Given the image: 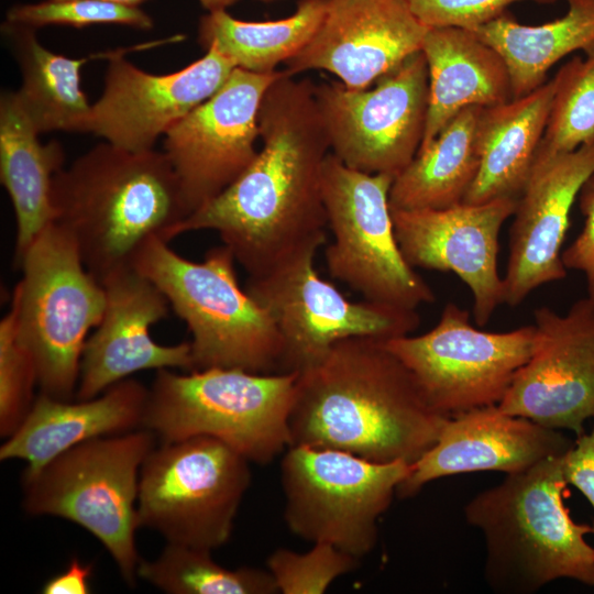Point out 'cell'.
Wrapping results in <instances>:
<instances>
[{"label":"cell","instance_id":"obj_15","mask_svg":"<svg viewBox=\"0 0 594 594\" xmlns=\"http://www.w3.org/2000/svg\"><path fill=\"white\" fill-rule=\"evenodd\" d=\"M279 74L235 67L210 98L164 134V153L190 215L228 188L255 160L260 105Z\"/></svg>","mask_w":594,"mask_h":594},{"label":"cell","instance_id":"obj_4","mask_svg":"<svg viewBox=\"0 0 594 594\" xmlns=\"http://www.w3.org/2000/svg\"><path fill=\"white\" fill-rule=\"evenodd\" d=\"M562 455L549 458L475 495L466 521L485 542L484 578L504 594H530L559 579L594 587L593 526L578 524L564 505Z\"/></svg>","mask_w":594,"mask_h":594},{"label":"cell","instance_id":"obj_24","mask_svg":"<svg viewBox=\"0 0 594 594\" xmlns=\"http://www.w3.org/2000/svg\"><path fill=\"white\" fill-rule=\"evenodd\" d=\"M421 52L428 66L429 99L419 150L464 108L493 107L512 99L509 74L503 57L473 31L455 26L429 28Z\"/></svg>","mask_w":594,"mask_h":594},{"label":"cell","instance_id":"obj_39","mask_svg":"<svg viewBox=\"0 0 594 594\" xmlns=\"http://www.w3.org/2000/svg\"><path fill=\"white\" fill-rule=\"evenodd\" d=\"M94 572L91 563H82L73 557L67 568L51 578L42 587L43 594H87L91 592L90 579Z\"/></svg>","mask_w":594,"mask_h":594},{"label":"cell","instance_id":"obj_38","mask_svg":"<svg viewBox=\"0 0 594 594\" xmlns=\"http://www.w3.org/2000/svg\"><path fill=\"white\" fill-rule=\"evenodd\" d=\"M562 470L566 483L574 486L594 509V422L590 433L578 436L562 455Z\"/></svg>","mask_w":594,"mask_h":594},{"label":"cell","instance_id":"obj_27","mask_svg":"<svg viewBox=\"0 0 594 594\" xmlns=\"http://www.w3.org/2000/svg\"><path fill=\"white\" fill-rule=\"evenodd\" d=\"M483 107L461 110L395 176L392 209H444L463 202L480 166L477 122Z\"/></svg>","mask_w":594,"mask_h":594},{"label":"cell","instance_id":"obj_22","mask_svg":"<svg viewBox=\"0 0 594 594\" xmlns=\"http://www.w3.org/2000/svg\"><path fill=\"white\" fill-rule=\"evenodd\" d=\"M573 442L561 430L504 413L498 405L450 417L436 443L414 464L397 495L409 497L427 483L476 471L519 473L563 455Z\"/></svg>","mask_w":594,"mask_h":594},{"label":"cell","instance_id":"obj_35","mask_svg":"<svg viewBox=\"0 0 594 594\" xmlns=\"http://www.w3.org/2000/svg\"><path fill=\"white\" fill-rule=\"evenodd\" d=\"M7 21L31 28L48 24L82 28L92 24H122L141 30L153 26L152 19L139 7L103 0H46L12 7Z\"/></svg>","mask_w":594,"mask_h":594},{"label":"cell","instance_id":"obj_26","mask_svg":"<svg viewBox=\"0 0 594 594\" xmlns=\"http://www.w3.org/2000/svg\"><path fill=\"white\" fill-rule=\"evenodd\" d=\"M16 91L0 97V179L16 220L15 260L54 222L52 185L64 167L58 142L43 144Z\"/></svg>","mask_w":594,"mask_h":594},{"label":"cell","instance_id":"obj_6","mask_svg":"<svg viewBox=\"0 0 594 594\" xmlns=\"http://www.w3.org/2000/svg\"><path fill=\"white\" fill-rule=\"evenodd\" d=\"M297 376L222 367L188 374L157 370L143 428L162 442L211 437L250 462L267 464L289 447Z\"/></svg>","mask_w":594,"mask_h":594},{"label":"cell","instance_id":"obj_33","mask_svg":"<svg viewBox=\"0 0 594 594\" xmlns=\"http://www.w3.org/2000/svg\"><path fill=\"white\" fill-rule=\"evenodd\" d=\"M360 560L332 544L316 542L306 552L276 549L266 566L279 593L322 594L339 576L355 570Z\"/></svg>","mask_w":594,"mask_h":594},{"label":"cell","instance_id":"obj_31","mask_svg":"<svg viewBox=\"0 0 594 594\" xmlns=\"http://www.w3.org/2000/svg\"><path fill=\"white\" fill-rule=\"evenodd\" d=\"M138 578L169 594H275L270 571L218 564L211 550L166 543L154 560H141Z\"/></svg>","mask_w":594,"mask_h":594},{"label":"cell","instance_id":"obj_13","mask_svg":"<svg viewBox=\"0 0 594 594\" xmlns=\"http://www.w3.org/2000/svg\"><path fill=\"white\" fill-rule=\"evenodd\" d=\"M534 340V324L506 332L479 330L468 310L448 302L431 330L383 343L410 371L429 404L453 417L498 405L529 360Z\"/></svg>","mask_w":594,"mask_h":594},{"label":"cell","instance_id":"obj_19","mask_svg":"<svg viewBox=\"0 0 594 594\" xmlns=\"http://www.w3.org/2000/svg\"><path fill=\"white\" fill-rule=\"evenodd\" d=\"M106 304L100 322L86 340L75 399L94 398L113 384L146 370L193 371L190 342L156 343L150 329L169 312L162 290L134 266L101 280Z\"/></svg>","mask_w":594,"mask_h":594},{"label":"cell","instance_id":"obj_21","mask_svg":"<svg viewBox=\"0 0 594 594\" xmlns=\"http://www.w3.org/2000/svg\"><path fill=\"white\" fill-rule=\"evenodd\" d=\"M594 173V141L534 164L509 231L504 304L519 306L541 285L564 279L562 245L581 187Z\"/></svg>","mask_w":594,"mask_h":594},{"label":"cell","instance_id":"obj_16","mask_svg":"<svg viewBox=\"0 0 594 594\" xmlns=\"http://www.w3.org/2000/svg\"><path fill=\"white\" fill-rule=\"evenodd\" d=\"M534 328L531 355L498 407L580 436L594 418V302L581 298L564 315L541 306Z\"/></svg>","mask_w":594,"mask_h":594},{"label":"cell","instance_id":"obj_5","mask_svg":"<svg viewBox=\"0 0 594 594\" xmlns=\"http://www.w3.org/2000/svg\"><path fill=\"white\" fill-rule=\"evenodd\" d=\"M168 243L151 238L133 266L162 290L190 331L193 371L277 373L279 332L267 311L240 287L232 251L224 244L213 246L201 262H194Z\"/></svg>","mask_w":594,"mask_h":594},{"label":"cell","instance_id":"obj_11","mask_svg":"<svg viewBox=\"0 0 594 594\" xmlns=\"http://www.w3.org/2000/svg\"><path fill=\"white\" fill-rule=\"evenodd\" d=\"M395 176L367 174L331 152L322 173V199L333 241L326 249L329 274L367 301L407 310L436 295L405 260L389 207Z\"/></svg>","mask_w":594,"mask_h":594},{"label":"cell","instance_id":"obj_10","mask_svg":"<svg viewBox=\"0 0 594 594\" xmlns=\"http://www.w3.org/2000/svg\"><path fill=\"white\" fill-rule=\"evenodd\" d=\"M411 464L381 463L338 450L294 446L280 462L284 519L299 538L362 559L377 542V520Z\"/></svg>","mask_w":594,"mask_h":594},{"label":"cell","instance_id":"obj_18","mask_svg":"<svg viewBox=\"0 0 594 594\" xmlns=\"http://www.w3.org/2000/svg\"><path fill=\"white\" fill-rule=\"evenodd\" d=\"M516 205L517 199L498 198L444 209L391 208L396 240L407 263L414 268L458 275L472 293L473 319L479 327L504 304L498 238Z\"/></svg>","mask_w":594,"mask_h":594},{"label":"cell","instance_id":"obj_41","mask_svg":"<svg viewBox=\"0 0 594 594\" xmlns=\"http://www.w3.org/2000/svg\"><path fill=\"white\" fill-rule=\"evenodd\" d=\"M54 1H61V0H54ZM103 1L120 3L124 6H130V7H138L140 3H142L145 0H103Z\"/></svg>","mask_w":594,"mask_h":594},{"label":"cell","instance_id":"obj_7","mask_svg":"<svg viewBox=\"0 0 594 594\" xmlns=\"http://www.w3.org/2000/svg\"><path fill=\"white\" fill-rule=\"evenodd\" d=\"M156 438L140 428L91 439L21 476L24 510L86 529L106 548L130 586L139 579L142 560L135 542L140 473Z\"/></svg>","mask_w":594,"mask_h":594},{"label":"cell","instance_id":"obj_42","mask_svg":"<svg viewBox=\"0 0 594 594\" xmlns=\"http://www.w3.org/2000/svg\"><path fill=\"white\" fill-rule=\"evenodd\" d=\"M263 1H273V0H263Z\"/></svg>","mask_w":594,"mask_h":594},{"label":"cell","instance_id":"obj_34","mask_svg":"<svg viewBox=\"0 0 594 594\" xmlns=\"http://www.w3.org/2000/svg\"><path fill=\"white\" fill-rule=\"evenodd\" d=\"M34 361L20 342L10 309L0 321V435L10 437L23 422L35 400Z\"/></svg>","mask_w":594,"mask_h":594},{"label":"cell","instance_id":"obj_23","mask_svg":"<svg viewBox=\"0 0 594 594\" xmlns=\"http://www.w3.org/2000/svg\"><path fill=\"white\" fill-rule=\"evenodd\" d=\"M148 387L120 381L100 395L73 402L40 393L20 427L0 447V460H23L33 473L85 441L143 428Z\"/></svg>","mask_w":594,"mask_h":594},{"label":"cell","instance_id":"obj_1","mask_svg":"<svg viewBox=\"0 0 594 594\" xmlns=\"http://www.w3.org/2000/svg\"><path fill=\"white\" fill-rule=\"evenodd\" d=\"M257 124L263 147L255 160L177 229V237L216 231L249 277L318 250L328 228L322 173L331 150L315 84L280 70L262 98Z\"/></svg>","mask_w":594,"mask_h":594},{"label":"cell","instance_id":"obj_9","mask_svg":"<svg viewBox=\"0 0 594 594\" xmlns=\"http://www.w3.org/2000/svg\"><path fill=\"white\" fill-rule=\"evenodd\" d=\"M250 463L207 436L162 442L141 468L140 528L158 532L166 543L211 551L224 546L251 485Z\"/></svg>","mask_w":594,"mask_h":594},{"label":"cell","instance_id":"obj_36","mask_svg":"<svg viewBox=\"0 0 594 594\" xmlns=\"http://www.w3.org/2000/svg\"><path fill=\"white\" fill-rule=\"evenodd\" d=\"M417 19L428 28L455 26L474 31L506 12L521 0H405ZM552 3L557 0H532Z\"/></svg>","mask_w":594,"mask_h":594},{"label":"cell","instance_id":"obj_40","mask_svg":"<svg viewBox=\"0 0 594 594\" xmlns=\"http://www.w3.org/2000/svg\"><path fill=\"white\" fill-rule=\"evenodd\" d=\"M201 6L209 12L226 10L228 7L234 4L239 0H198Z\"/></svg>","mask_w":594,"mask_h":594},{"label":"cell","instance_id":"obj_20","mask_svg":"<svg viewBox=\"0 0 594 594\" xmlns=\"http://www.w3.org/2000/svg\"><path fill=\"white\" fill-rule=\"evenodd\" d=\"M428 29L405 0H328L315 35L283 70L321 69L346 88L366 89L421 51Z\"/></svg>","mask_w":594,"mask_h":594},{"label":"cell","instance_id":"obj_32","mask_svg":"<svg viewBox=\"0 0 594 594\" xmlns=\"http://www.w3.org/2000/svg\"><path fill=\"white\" fill-rule=\"evenodd\" d=\"M556 74L557 90L535 163L594 141V47Z\"/></svg>","mask_w":594,"mask_h":594},{"label":"cell","instance_id":"obj_28","mask_svg":"<svg viewBox=\"0 0 594 594\" xmlns=\"http://www.w3.org/2000/svg\"><path fill=\"white\" fill-rule=\"evenodd\" d=\"M2 33L21 70L16 95L35 130L88 132L91 105L80 88V69L90 57L51 52L31 26L6 21Z\"/></svg>","mask_w":594,"mask_h":594},{"label":"cell","instance_id":"obj_25","mask_svg":"<svg viewBox=\"0 0 594 594\" xmlns=\"http://www.w3.org/2000/svg\"><path fill=\"white\" fill-rule=\"evenodd\" d=\"M556 90L553 77L528 95L482 108L477 122L480 166L464 204L519 198L530 177Z\"/></svg>","mask_w":594,"mask_h":594},{"label":"cell","instance_id":"obj_2","mask_svg":"<svg viewBox=\"0 0 594 594\" xmlns=\"http://www.w3.org/2000/svg\"><path fill=\"white\" fill-rule=\"evenodd\" d=\"M448 418L429 404L414 375L383 341L349 338L298 374L289 447L414 464L436 443Z\"/></svg>","mask_w":594,"mask_h":594},{"label":"cell","instance_id":"obj_3","mask_svg":"<svg viewBox=\"0 0 594 594\" xmlns=\"http://www.w3.org/2000/svg\"><path fill=\"white\" fill-rule=\"evenodd\" d=\"M54 222L75 241L86 268L101 283L133 266L151 238L177 237L190 215L164 152H132L100 143L53 179Z\"/></svg>","mask_w":594,"mask_h":594},{"label":"cell","instance_id":"obj_12","mask_svg":"<svg viewBox=\"0 0 594 594\" xmlns=\"http://www.w3.org/2000/svg\"><path fill=\"white\" fill-rule=\"evenodd\" d=\"M309 249L268 273L249 277L245 290L277 328L283 352L277 373L300 374L320 363L331 348L349 338L389 340L420 324L417 310L353 302L315 268Z\"/></svg>","mask_w":594,"mask_h":594},{"label":"cell","instance_id":"obj_14","mask_svg":"<svg viewBox=\"0 0 594 594\" xmlns=\"http://www.w3.org/2000/svg\"><path fill=\"white\" fill-rule=\"evenodd\" d=\"M315 97L333 155L353 169L396 176L414 160L424 138L426 57L421 51L410 55L373 88L322 81L315 85Z\"/></svg>","mask_w":594,"mask_h":594},{"label":"cell","instance_id":"obj_43","mask_svg":"<svg viewBox=\"0 0 594 594\" xmlns=\"http://www.w3.org/2000/svg\"><path fill=\"white\" fill-rule=\"evenodd\" d=\"M593 532H594V525H593Z\"/></svg>","mask_w":594,"mask_h":594},{"label":"cell","instance_id":"obj_37","mask_svg":"<svg viewBox=\"0 0 594 594\" xmlns=\"http://www.w3.org/2000/svg\"><path fill=\"white\" fill-rule=\"evenodd\" d=\"M578 201L584 216V226L573 242L562 251L561 260L566 270L584 274L586 297L594 302V173L581 187Z\"/></svg>","mask_w":594,"mask_h":594},{"label":"cell","instance_id":"obj_30","mask_svg":"<svg viewBox=\"0 0 594 594\" xmlns=\"http://www.w3.org/2000/svg\"><path fill=\"white\" fill-rule=\"evenodd\" d=\"M328 8V0H299L287 18L249 22L226 10L209 12L200 19L198 42L207 50L216 47L238 68L270 74L276 66L299 53L315 35Z\"/></svg>","mask_w":594,"mask_h":594},{"label":"cell","instance_id":"obj_17","mask_svg":"<svg viewBox=\"0 0 594 594\" xmlns=\"http://www.w3.org/2000/svg\"><path fill=\"white\" fill-rule=\"evenodd\" d=\"M185 68L163 75L144 72L111 52L105 87L91 105L88 132L118 147L153 150L162 134L210 98L235 68L216 47Z\"/></svg>","mask_w":594,"mask_h":594},{"label":"cell","instance_id":"obj_8","mask_svg":"<svg viewBox=\"0 0 594 594\" xmlns=\"http://www.w3.org/2000/svg\"><path fill=\"white\" fill-rule=\"evenodd\" d=\"M22 276L11 310L36 369L40 393L70 400L88 333L101 320L102 284L86 268L73 238L55 222L15 261Z\"/></svg>","mask_w":594,"mask_h":594},{"label":"cell","instance_id":"obj_29","mask_svg":"<svg viewBox=\"0 0 594 594\" xmlns=\"http://www.w3.org/2000/svg\"><path fill=\"white\" fill-rule=\"evenodd\" d=\"M566 1L564 16L541 25L519 24L505 12L473 31L503 57L512 99L544 84L548 70L564 56L594 47V0Z\"/></svg>","mask_w":594,"mask_h":594}]
</instances>
